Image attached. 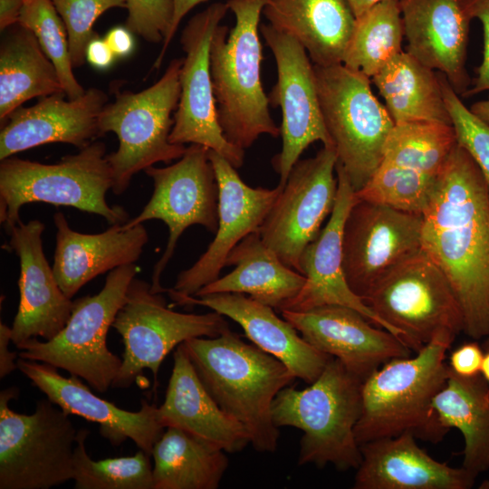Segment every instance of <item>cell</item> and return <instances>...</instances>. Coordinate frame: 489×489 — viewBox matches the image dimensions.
I'll return each mask as SVG.
<instances>
[{
  "label": "cell",
  "instance_id": "obj_39",
  "mask_svg": "<svg viewBox=\"0 0 489 489\" xmlns=\"http://www.w3.org/2000/svg\"><path fill=\"white\" fill-rule=\"evenodd\" d=\"M438 177L380 163L369 182L355 194L360 199L422 215Z\"/></svg>",
  "mask_w": 489,
  "mask_h": 489
},
{
  "label": "cell",
  "instance_id": "obj_21",
  "mask_svg": "<svg viewBox=\"0 0 489 489\" xmlns=\"http://www.w3.org/2000/svg\"><path fill=\"white\" fill-rule=\"evenodd\" d=\"M16 365L34 386L64 412L99 424L101 434L113 446L129 438L151 456L165 428L156 406L141 400L139 411L124 410L96 396L79 377H63L48 363L18 357Z\"/></svg>",
  "mask_w": 489,
  "mask_h": 489
},
{
  "label": "cell",
  "instance_id": "obj_27",
  "mask_svg": "<svg viewBox=\"0 0 489 489\" xmlns=\"http://www.w3.org/2000/svg\"><path fill=\"white\" fill-rule=\"evenodd\" d=\"M56 228L53 270L64 294L72 299L87 283L118 267L135 264L149 242L143 224L126 228L111 225L99 234L74 231L62 212Z\"/></svg>",
  "mask_w": 489,
  "mask_h": 489
},
{
  "label": "cell",
  "instance_id": "obj_38",
  "mask_svg": "<svg viewBox=\"0 0 489 489\" xmlns=\"http://www.w3.org/2000/svg\"><path fill=\"white\" fill-rule=\"evenodd\" d=\"M17 24L35 35L54 64L68 99L82 96L86 91L72 72L66 27L52 0H24Z\"/></svg>",
  "mask_w": 489,
  "mask_h": 489
},
{
  "label": "cell",
  "instance_id": "obj_32",
  "mask_svg": "<svg viewBox=\"0 0 489 489\" xmlns=\"http://www.w3.org/2000/svg\"><path fill=\"white\" fill-rule=\"evenodd\" d=\"M395 125L436 122L452 125L438 73L405 51L371 78Z\"/></svg>",
  "mask_w": 489,
  "mask_h": 489
},
{
  "label": "cell",
  "instance_id": "obj_9",
  "mask_svg": "<svg viewBox=\"0 0 489 489\" xmlns=\"http://www.w3.org/2000/svg\"><path fill=\"white\" fill-rule=\"evenodd\" d=\"M326 129L355 192L372 177L395 126L386 106L374 95L370 79L343 63L313 64Z\"/></svg>",
  "mask_w": 489,
  "mask_h": 489
},
{
  "label": "cell",
  "instance_id": "obj_3",
  "mask_svg": "<svg viewBox=\"0 0 489 489\" xmlns=\"http://www.w3.org/2000/svg\"><path fill=\"white\" fill-rule=\"evenodd\" d=\"M453 341L436 337L415 356L392 359L364 379L355 427L360 446L406 432L430 443L444 438L449 430L441 425L433 399L448 378L445 360Z\"/></svg>",
  "mask_w": 489,
  "mask_h": 489
},
{
  "label": "cell",
  "instance_id": "obj_18",
  "mask_svg": "<svg viewBox=\"0 0 489 489\" xmlns=\"http://www.w3.org/2000/svg\"><path fill=\"white\" fill-rule=\"evenodd\" d=\"M218 185V225L214 240L197 261L180 272L168 295L195 296L206 284L219 278L235 246L248 235L258 232L283 190L245 184L233 167L217 152L208 149Z\"/></svg>",
  "mask_w": 489,
  "mask_h": 489
},
{
  "label": "cell",
  "instance_id": "obj_24",
  "mask_svg": "<svg viewBox=\"0 0 489 489\" xmlns=\"http://www.w3.org/2000/svg\"><path fill=\"white\" fill-rule=\"evenodd\" d=\"M64 96L42 97L34 105L13 111L2 125L0 160L49 143H67L81 149L100 137L98 119L108 101L105 92L91 88L73 100Z\"/></svg>",
  "mask_w": 489,
  "mask_h": 489
},
{
  "label": "cell",
  "instance_id": "obj_14",
  "mask_svg": "<svg viewBox=\"0 0 489 489\" xmlns=\"http://www.w3.org/2000/svg\"><path fill=\"white\" fill-rule=\"evenodd\" d=\"M422 215L360 199L342 232V266L352 292L363 301L390 272L422 250Z\"/></svg>",
  "mask_w": 489,
  "mask_h": 489
},
{
  "label": "cell",
  "instance_id": "obj_40",
  "mask_svg": "<svg viewBox=\"0 0 489 489\" xmlns=\"http://www.w3.org/2000/svg\"><path fill=\"white\" fill-rule=\"evenodd\" d=\"M438 78L457 143L478 166L489 193V125L463 103L444 74L438 73Z\"/></svg>",
  "mask_w": 489,
  "mask_h": 489
},
{
  "label": "cell",
  "instance_id": "obj_29",
  "mask_svg": "<svg viewBox=\"0 0 489 489\" xmlns=\"http://www.w3.org/2000/svg\"><path fill=\"white\" fill-rule=\"evenodd\" d=\"M263 15L297 40L318 66L343 62L356 24L346 0H267Z\"/></svg>",
  "mask_w": 489,
  "mask_h": 489
},
{
  "label": "cell",
  "instance_id": "obj_12",
  "mask_svg": "<svg viewBox=\"0 0 489 489\" xmlns=\"http://www.w3.org/2000/svg\"><path fill=\"white\" fill-rule=\"evenodd\" d=\"M122 338V362L111 388L130 387L145 369L157 379L167 355L179 344L197 337L215 338L229 331L225 316L213 311L203 314L169 309L151 283L133 278L125 302L112 326Z\"/></svg>",
  "mask_w": 489,
  "mask_h": 489
},
{
  "label": "cell",
  "instance_id": "obj_5",
  "mask_svg": "<svg viewBox=\"0 0 489 489\" xmlns=\"http://www.w3.org/2000/svg\"><path fill=\"white\" fill-rule=\"evenodd\" d=\"M363 379L331 357L315 381L304 389L285 387L272 405V418L279 428L303 432L298 464L339 471L357 469L361 461L355 427L361 414Z\"/></svg>",
  "mask_w": 489,
  "mask_h": 489
},
{
  "label": "cell",
  "instance_id": "obj_10",
  "mask_svg": "<svg viewBox=\"0 0 489 489\" xmlns=\"http://www.w3.org/2000/svg\"><path fill=\"white\" fill-rule=\"evenodd\" d=\"M19 389L0 392V489H49L73 480L77 430L50 399H41L33 414L9 407Z\"/></svg>",
  "mask_w": 489,
  "mask_h": 489
},
{
  "label": "cell",
  "instance_id": "obj_53",
  "mask_svg": "<svg viewBox=\"0 0 489 489\" xmlns=\"http://www.w3.org/2000/svg\"><path fill=\"white\" fill-rule=\"evenodd\" d=\"M483 348L486 350H489V334L485 337V340L483 344Z\"/></svg>",
  "mask_w": 489,
  "mask_h": 489
},
{
  "label": "cell",
  "instance_id": "obj_17",
  "mask_svg": "<svg viewBox=\"0 0 489 489\" xmlns=\"http://www.w3.org/2000/svg\"><path fill=\"white\" fill-rule=\"evenodd\" d=\"M260 33L273 53L277 81L269 93L270 105L280 107L283 147L272 159L284 187L291 169L313 142L334 146L321 110L313 63L304 47L293 37L269 24L260 25Z\"/></svg>",
  "mask_w": 489,
  "mask_h": 489
},
{
  "label": "cell",
  "instance_id": "obj_33",
  "mask_svg": "<svg viewBox=\"0 0 489 489\" xmlns=\"http://www.w3.org/2000/svg\"><path fill=\"white\" fill-rule=\"evenodd\" d=\"M433 408L445 428L464 437L462 466L476 475L489 470V384L481 374L462 377L449 368Z\"/></svg>",
  "mask_w": 489,
  "mask_h": 489
},
{
  "label": "cell",
  "instance_id": "obj_44",
  "mask_svg": "<svg viewBox=\"0 0 489 489\" xmlns=\"http://www.w3.org/2000/svg\"><path fill=\"white\" fill-rule=\"evenodd\" d=\"M484 351L477 341H468L455 349L449 357V368L462 377L480 374Z\"/></svg>",
  "mask_w": 489,
  "mask_h": 489
},
{
  "label": "cell",
  "instance_id": "obj_51",
  "mask_svg": "<svg viewBox=\"0 0 489 489\" xmlns=\"http://www.w3.org/2000/svg\"><path fill=\"white\" fill-rule=\"evenodd\" d=\"M469 109L476 117L489 125V99L476 101Z\"/></svg>",
  "mask_w": 489,
  "mask_h": 489
},
{
  "label": "cell",
  "instance_id": "obj_26",
  "mask_svg": "<svg viewBox=\"0 0 489 489\" xmlns=\"http://www.w3.org/2000/svg\"><path fill=\"white\" fill-rule=\"evenodd\" d=\"M408 432L360 445L354 489H470L476 475L439 462Z\"/></svg>",
  "mask_w": 489,
  "mask_h": 489
},
{
  "label": "cell",
  "instance_id": "obj_20",
  "mask_svg": "<svg viewBox=\"0 0 489 489\" xmlns=\"http://www.w3.org/2000/svg\"><path fill=\"white\" fill-rule=\"evenodd\" d=\"M8 246L19 259L20 302L11 327L16 345L32 338L50 340L67 323L73 301L62 291L43 249V222L21 220L5 226Z\"/></svg>",
  "mask_w": 489,
  "mask_h": 489
},
{
  "label": "cell",
  "instance_id": "obj_1",
  "mask_svg": "<svg viewBox=\"0 0 489 489\" xmlns=\"http://www.w3.org/2000/svg\"><path fill=\"white\" fill-rule=\"evenodd\" d=\"M421 244L444 272L474 340L489 334V193L478 166L458 143L422 213Z\"/></svg>",
  "mask_w": 489,
  "mask_h": 489
},
{
  "label": "cell",
  "instance_id": "obj_36",
  "mask_svg": "<svg viewBox=\"0 0 489 489\" xmlns=\"http://www.w3.org/2000/svg\"><path fill=\"white\" fill-rule=\"evenodd\" d=\"M456 144L452 125L436 122L397 124L385 143L381 163L439 177Z\"/></svg>",
  "mask_w": 489,
  "mask_h": 489
},
{
  "label": "cell",
  "instance_id": "obj_22",
  "mask_svg": "<svg viewBox=\"0 0 489 489\" xmlns=\"http://www.w3.org/2000/svg\"><path fill=\"white\" fill-rule=\"evenodd\" d=\"M336 174L337 197L330 219L316 239L306 246L300 259L301 273L306 278L305 283L281 312H304L323 305H341L360 312L374 325L391 332L388 324L352 292L345 278L342 232L348 213L357 197L344 168L339 163H336Z\"/></svg>",
  "mask_w": 489,
  "mask_h": 489
},
{
  "label": "cell",
  "instance_id": "obj_37",
  "mask_svg": "<svg viewBox=\"0 0 489 489\" xmlns=\"http://www.w3.org/2000/svg\"><path fill=\"white\" fill-rule=\"evenodd\" d=\"M89 431L77 432L73 454L75 489H154L149 455L139 449L131 456L95 461L85 446Z\"/></svg>",
  "mask_w": 489,
  "mask_h": 489
},
{
  "label": "cell",
  "instance_id": "obj_49",
  "mask_svg": "<svg viewBox=\"0 0 489 489\" xmlns=\"http://www.w3.org/2000/svg\"><path fill=\"white\" fill-rule=\"evenodd\" d=\"M24 0H0V29L4 32L18 23Z\"/></svg>",
  "mask_w": 489,
  "mask_h": 489
},
{
  "label": "cell",
  "instance_id": "obj_25",
  "mask_svg": "<svg viewBox=\"0 0 489 489\" xmlns=\"http://www.w3.org/2000/svg\"><path fill=\"white\" fill-rule=\"evenodd\" d=\"M169 297L177 305H201L230 318L254 345L280 360L308 384L317 379L331 358L307 342L289 321L276 315L273 308L243 293Z\"/></svg>",
  "mask_w": 489,
  "mask_h": 489
},
{
  "label": "cell",
  "instance_id": "obj_6",
  "mask_svg": "<svg viewBox=\"0 0 489 489\" xmlns=\"http://www.w3.org/2000/svg\"><path fill=\"white\" fill-rule=\"evenodd\" d=\"M103 142L92 141L54 164L16 157L0 163V222L16 224L20 209L29 203L64 206L102 216L110 225L124 224L127 211L106 200L112 175Z\"/></svg>",
  "mask_w": 489,
  "mask_h": 489
},
{
  "label": "cell",
  "instance_id": "obj_46",
  "mask_svg": "<svg viewBox=\"0 0 489 489\" xmlns=\"http://www.w3.org/2000/svg\"><path fill=\"white\" fill-rule=\"evenodd\" d=\"M104 40L116 57L124 58L129 56L134 50L135 43L132 33L123 26L111 28L104 37Z\"/></svg>",
  "mask_w": 489,
  "mask_h": 489
},
{
  "label": "cell",
  "instance_id": "obj_47",
  "mask_svg": "<svg viewBox=\"0 0 489 489\" xmlns=\"http://www.w3.org/2000/svg\"><path fill=\"white\" fill-rule=\"evenodd\" d=\"M173 1H174V15H173L172 25H171L168 36L162 43V48L159 52L158 58L156 59L154 62L153 67L156 69L159 68L165 57V53L168 48V45L170 44L183 17L196 5L206 0H173Z\"/></svg>",
  "mask_w": 489,
  "mask_h": 489
},
{
  "label": "cell",
  "instance_id": "obj_30",
  "mask_svg": "<svg viewBox=\"0 0 489 489\" xmlns=\"http://www.w3.org/2000/svg\"><path fill=\"white\" fill-rule=\"evenodd\" d=\"M225 266H234L226 275L201 288L195 296L236 292L278 312L294 298L306 278L283 264L254 232L240 241L228 254Z\"/></svg>",
  "mask_w": 489,
  "mask_h": 489
},
{
  "label": "cell",
  "instance_id": "obj_15",
  "mask_svg": "<svg viewBox=\"0 0 489 489\" xmlns=\"http://www.w3.org/2000/svg\"><path fill=\"white\" fill-rule=\"evenodd\" d=\"M336 163L334 146H323L314 157L299 159L258 231L280 260L299 273L304 249L319 235L334 207Z\"/></svg>",
  "mask_w": 489,
  "mask_h": 489
},
{
  "label": "cell",
  "instance_id": "obj_16",
  "mask_svg": "<svg viewBox=\"0 0 489 489\" xmlns=\"http://www.w3.org/2000/svg\"><path fill=\"white\" fill-rule=\"evenodd\" d=\"M228 6L216 2L195 14L181 34L185 53L180 71V97L169 141L202 145L224 157L235 168L244 164V150L225 137L217 119L210 73V46Z\"/></svg>",
  "mask_w": 489,
  "mask_h": 489
},
{
  "label": "cell",
  "instance_id": "obj_4",
  "mask_svg": "<svg viewBox=\"0 0 489 489\" xmlns=\"http://www.w3.org/2000/svg\"><path fill=\"white\" fill-rule=\"evenodd\" d=\"M266 1L228 0L235 25L229 30L220 24L210 46V73L218 122L225 139L244 150L261 135H280L261 81L263 46L259 23Z\"/></svg>",
  "mask_w": 489,
  "mask_h": 489
},
{
  "label": "cell",
  "instance_id": "obj_52",
  "mask_svg": "<svg viewBox=\"0 0 489 489\" xmlns=\"http://www.w3.org/2000/svg\"><path fill=\"white\" fill-rule=\"evenodd\" d=\"M480 374L489 384V350H486L484 354Z\"/></svg>",
  "mask_w": 489,
  "mask_h": 489
},
{
  "label": "cell",
  "instance_id": "obj_2",
  "mask_svg": "<svg viewBox=\"0 0 489 489\" xmlns=\"http://www.w3.org/2000/svg\"><path fill=\"white\" fill-rule=\"evenodd\" d=\"M183 344L207 392L245 428L254 448L274 452L280 432L272 418L273 401L296 377L280 360L230 330Z\"/></svg>",
  "mask_w": 489,
  "mask_h": 489
},
{
  "label": "cell",
  "instance_id": "obj_50",
  "mask_svg": "<svg viewBox=\"0 0 489 489\" xmlns=\"http://www.w3.org/2000/svg\"><path fill=\"white\" fill-rule=\"evenodd\" d=\"M356 18L383 0H346Z\"/></svg>",
  "mask_w": 489,
  "mask_h": 489
},
{
  "label": "cell",
  "instance_id": "obj_7",
  "mask_svg": "<svg viewBox=\"0 0 489 489\" xmlns=\"http://www.w3.org/2000/svg\"><path fill=\"white\" fill-rule=\"evenodd\" d=\"M182 64L183 58L173 59L161 78L141 91L114 90L115 101L101 111L100 136L113 132L119 140L118 149L106 156L115 195L123 194L139 171L158 162L168 164L185 153V145L169 141L171 115L180 97Z\"/></svg>",
  "mask_w": 489,
  "mask_h": 489
},
{
  "label": "cell",
  "instance_id": "obj_31",
  "mask_svg": "<svg viewBox=\"0 0 489 489\" xmlns=\"http://www.w3.org/2000/svg\"><path fill=\"white\" fill-rule=\"evenodd\" d=\"M2 33L1 124L24 102L33 98L65 93L54 64L29 29L16 24Z\"/></svg>",
  "mask_w": 489,
  "mask_h": 489
},
{
  "label": "cell",
  "instance_id": "obj_43",
  "mask_svg": "<svg viewBox=\"0 0 489 489\" xmlns=\"http://www.w3.org/2000/svg\"><path fill=\"white\" fill-rule=\"evenodd\" d=\"M467 11L472 19H478L483 26V59L475 69L472 87L462 95L470 97L484 91L489 92V0H465Z\"/></svg>",
  "mask_w": 489,
  "mask_h": 489
},
{
  "label": "cell",
  "instance_id": "obj_11",
  "mask_svg": "<svg viewBox=\"0 0 489 489\" xmlns=\"http://www.w3.org/2000/svg\"><path fill=\"white\" fill-rule=\"evenodd\" d=\"M364 302L412 351L464 331L461 306L444 272L422 250L382 279Z\"/></svg>",
  "mask_w": 489,
  "mask_h": 489
},
{
  "label": "cell",
  "instance_id": "obj_13",
  "mask_svg": "<svg viewBox=\"0 0 489 489\" xmlns=\"http://www.w3.org/2000/svg\"><path fill=\"white\" fill-rule=\"evenodd\" d=\"M145 173L153 180L152 196L141 212L123 224L129 228L148 220L163 221L168 228L166 249L156 263L151 292H165L161 275L171 260L177 241L189 226L199 225L216 233L218 225V185L208 149L198 144L187 147L183 156L164 168L154 166Z\"/></svg>",
  "mask_w": 489,
  "mask_h": 489
},
{
  "label": "cell",
  "instance_id": "obj_23",
  "mask_svg": "<svg viewBox=\"0 0 489 489\" xmlns=\"http://www.w3.org/2000/svg\"><path fill=\"white\" fill-rule=\"evenodd\" d=\"M406 53L446 76L458 95L471 84L466 71L472 20L465 0H399Z\"/></svg>",
  "mask_w": 489,
  "mask_h": 489
},
{
  "label": "cell",
  "instance_id": "obj_48",
  "mask_svg": "<svg viewBox=\"0 0 489 489\" xmlns=\"http://www.w3.org/2000/svg\"><path fill=\"white\" fill-rule=\"evenodd\" d=\"M12 341L11 327L1 322L0 324V378L4 379L8 374L17 369L16 353L8 350V345Z\"/></svg>",
  "mask_w": 489,
  "mask_h": 489
},
{
  "label": "cell",
  "instance_id": "obj_8",
  "mask_svg": "<svg viewBox=\"0 0 489 489\" xmlns=\"http://www.w3.org/2000/svg\"><path fill=\"white\" fill-rule=\"evenodd\" d=\"M139 271L135 264L110 271L100 292L73 301L71 316L55 337L43 341L32 338L16 344L21 350L18 357L62 369L83 379L96 391L106 392L122 362L108 349V331Z\"/></svg>",
  "mask_w": 489,
  "mask_h": 489
},
{
  "label": "cell",
  "instance_id": "obj_35",
  "mask_svg": "<svg viewBox=\"0 0 489 489\" xmlns=\"http://www.w3.org/2000/svg\"><path fill=\"white\" fill-rule=\"evenodd\" d=\"M399 0H383L356 18L343 64L371 79L402 52Z\"/></svg>",
  "mask_w": 489,
  "mask_h": 489
},
{
  "label": "cell",
  "instance_id": "obj_34",
  "mask_svg": "<svg viewBox=\"0 0 489 489\" xmlns=\"http://www.w3.org/2000/svg\"><path fill=\"white\" fill-rule=\"evenodd\" d=\"M154 489H216L229 462L224 450L168 427L155 444Z\"/></svg>",
  "mask_w": 489,
  "mask_h": 489
},
{
  "label": "cell",
  "instance_id": "obj_41",
  "mask_svg": "<svg viewBox=\"0 0 489 489\" xmlns=\"http://www.w3.org/2000/svg\"><path fill=\"white\" fill-rule=\"evenodd\" d=\"M52 2L66 27L73 68L81 67L84 63L87 45L97 35L93 30L96 20L110 8L127 6L126 0H52Z\"/></svg>",
  "mask_w": 489,
  "mask_h": 489
},
{
  "label": "cell",
  "instance_id": "obj_19",
  "mask_svg": "<svg viewBox=\"0 0 489 489\" xmlns=\"http://www.w3.org/2000/svg\"><path fill=\"white\" fill-rule=\"evenodd\" d=\"M302 337L320 351L338 359L363 380L384 363L410 356L396 335L377 328L360 312L323 305L304 312H281Z\"/></svg>",
  "mask_w": 489,
  "mask_h": 489
},
{
  "label": "cell",
  "instance_id": "obj_45",
  "mask_svg": "<svg viewBox=\"0 0 489 489\" xmlns=\"http://www.w3.org/2000/svg\"><path fill=\"white\" fill-rule=\"evenodd\" d=\"M85 55L89 63L99 70L110 68L116 58L106 41L98 35L89 42Z\"/></svg>",
  "mask_w": 489,
  "mask_h": 489
},
{
  "label": "cell",
  "instance_id": "obj_28",
  "mask_svg": "<svg viewBox=\"0 0 489 489\" xmlns=\"http://www.w3.org/2000/svg\"><path fill=\"white\" fill-rule=\"evenodd\" d=\"M173 360L165 400L158 408L164 427L182 429L225 452L243 450L250 443L247 431L207 392L183 343L176 348Z\"/></svg>",
  "mask_w": 489,
  "mask_h": 489
},
{
  "label": "cell",
  "instance_id": "obj_42",
  "mask_svg": "<svg viewBox=\"0 0 489 489\" xmlns=\"http://www.w3.org/2000/svg\"><path fill=\"white\" fill-rule=\"evenodd\" d=\"M126 27L150 43L164 42L174 15L173 0H126Z\"/></svg>",
  "mask_w": 489,
  "mask_h": 489
}]
</instances>
